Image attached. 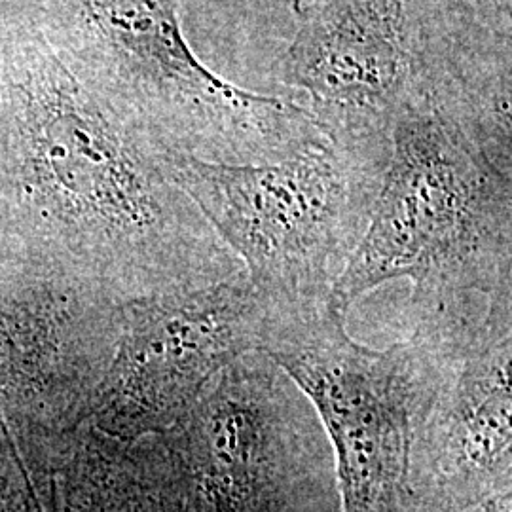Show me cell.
Wrapping results in <instances>:
<instances>
[{"label": "cell", "mask_w": 512, "mask_h": 512, "mask_svg": "<svg viewBox=\"0 0 512 512\" xmlns=\"http://www.w3.org/2000/svg\"><path fill=\"white\" fill-rule=\"evenodd\" d=\"M160 156L4 0L0 209L16 255L122 304L238 274V258Z\"/></svg>", "instance_id": "1"}, {"label": "cell", "mask_w": 512, "mask_h": 512, "mask_svg": "<svg viewBox=\"0 0 512 512\" xmlns=\"http://www.w3.org/2000/svg\"><path fill=\"white\" fill-rule=\"evenodd\" d=\"M482 114L461 88L401 110L365 234L330 293L336 310L406 279L412 330L461 340L512 285V156Z\"/></svg>", "instance_id": "2"}, {"label": "cell", "mask_w": 512, "mask_h": 512, "mask_svg": "<svg viewBox=\"0 0 512 512\" xmlns=\"http://www.w3.org/2000/svg\"><path fill=\"white\" fill-rule=\"evenodd\" d=\"M69 71L162 152L277 162L323 135L289 99L213 73L183 29L186 0H12Z\"/></svg>", "instance_id": "3"}, {"label": "cell", "mask_w": 512, "mask_h": 512, "mask_svg": "<svg viewBox=\"0 0 512 512\" xmlns=\"http://www.w3.org/2000/svg\"><path fill=\"white\" fill-rule=\"evenodd\" d=\"M391 139L323 133L266 164H220L162 152L167 177L200 209L274 310L330 302L365 234Z\"/></svg>", "instance_id": "4"}, {"label": "cell", "mask_w": 512, "mask_h": 512, "mask_svg": "<svg viewBox=\"0 0 512 512\" xmlns=\"http://www.w3.org/2000/svg\"><path fill=\"white\" fill-rule=\"evenodd\" d=\"M332 302L275 310L260 353L310 399L334 458L340 512H403L404 478L421 408L450 340L414 332L368 348Z\"/></svg>", "instance_id": "5"}, {"label": "cell", "mask_w": 512, "mask_h": 512, "mask_svg": "<svg viewBox=\"0 0 512 512\" xmlns=\"http://www.w3.org/2000/svg\"><path fill=\"white\" fill-rule=\"evenodd\" d=\"M164 437L188 512H340L321 420L264 353L226 366Z\"/></svg>", "instance_id": "6"}, {"label": "cell", "mask_w": 512, "mask_h": 512, "mask_svg": "<svg viewBox=\"0 0 512 512\" xmlns=\"http://www.w3.org/2000/svg\"><path fill=\"white\" fill-rule=\"evenodd\" d=\"M293 14L281 82L327 135L391 139L410 101L461 80L439 0H319Z\"/></svg>", "instance_id": "7"}, {"label": "cell", "mask_w": 512, "mask_h": 512, "mask_svg": "<svg viewBox=\"0 0 512 512\" xmlns=\"http://www.w3.org/2000/svg\"><path fill=\"white\" fill-rule=\"evenodd\" d=\"M122 302L29 262L0 268V433L19 448L90 420L122 332Z\"/></svg>", "instance_id": "8"}, {"label": "cell", "mask_w": 512, "mask_h": 512, "mask_svg": "<svg viewBox=\"0 0 512 512\" xmlns=\"http://www.w3.org/2000/svg\"><path fill=\"white\" fill-rule=\"evenodd\" d=\"M272 313L243 268L200 289L129 300L88 423L118 439L165 435L226 366L260 353Z\"/></svg>", "instance_id": "9"}, {"label": "cell", "mask_w": 512, "mask_h": 512, "mask_svg": "<svg viewBox=\"0 0 512 512\" xmlns=\"http://www.w3.org/2000/svg\"><path fill=\"white\" fill-rule=\"evenodd\" d=\"M512 285L450 344L421 408L404 478L403 512H458L512 490Z\"/></svg>", "instance_id": "10"}, {"label": "cell", "mask_w": 512, "mask_h": 512, "mask_svg": "<svg viewBox=\"0 0 512 512\" xmlns=\"http://www.w3.org/2000/svg\"><path fill=\"white\" fill-rule=\"evenodd\" d=\"M25 467L48 512H188L164 435L118 439L86 421Z\"/></svg>", "instance_id": "11"}, {"label": "cell", "mask_w": 512, "mask_h": 512, "mask_svg": "<svg viewBox=\"0 0 512 512\" xmlns=\"http://www.w3.org/2000/svg\"><path fill=\"white\" fill-rule=\"evenodd\" d=\"M463 52L512 65V0H440Z\"/></svg>", "instance_id": "12"}, {"label": "cell", "mask_w": 512, "mask_h": 512, "mask_svg": "<svg viewBox=\"0 0 512 512\" xmlns=\"http://www.w3.org/2000/svg\"><path fill=\"white\" fill-rule=\"evenodd\" d=\"M0 512H48L10 440L0 456Z\"/></svg>", "instance_id": "13"}, {"label": "cell", "mask_w": 512, "mask_h": 512, "mask_svg": "<svg viewBox=\"0 0 512 512\" xmlns=\"http://www.w3.org/2000/svg\"><path fill=\"white\" fill-rule=\"evenodd\" d=\"M458 512H512V490L490 495L475 505Z\"/></svg>", "instance_id": "14"}, {"label": "cell", "mask_w": 512, "mask_h": 512, "mask_svg": "<svg viewBox=\"0 0 512 512\" xmlns=\"http://www.w3.org/2000/svg\"><path fill=\"white\" fill-rule=\"evenodd\" d=\"M12 262H19L18 255L8 239L6 228H4V220H2V209H0V268L12 264Z\"/></svg>", "instance_id": "15"}, {"label": "cell", "mask_w": 512, "mask_h": 512, "mask_svg": "<svg viewBox=\"0 0 512 512\" xmlns=\"http://www.w3.org/2000/svg\"><path fill=\"white\" fill-rule=\"evenodd\" d=\"M311 2H319V0H289V4H291V10L296 8V6H304V4H311Z\"/></svg>", "instance_id": "16"}, {"label": "cell", "mask_w": 512, "mask_h": 512, "mask_svg": "<svg viewBox=\"0 0 512 512\" xmlns=\"http://www.w3.org/2000/svg\"><path fill=\"white\" fill-rule=\"evenodd\" d=\"M6 446H8V437H6V435H0V456L4 454Z\"/></svg>", "instance_id": "17"}, {"label": "cell", "mask_w": 512, "mask_h": 512, "mask_svg": "<svg viewBox=\"0 0 512 512\" xmlns=\"http://www.w3.org/2000/svg\"><path fill=\"white\" fill-rule=\"evenodd\" d=\"M2 16H4V0H0V21H2Z\"/></svg>", "instance_id": "18"}, {"label": "cell", "mask_w": 512, "mask_h": 512, "mask_svg": "<svg viewBox=\"0 0 512 512\" xmlns=\"http://www.w3.org/2000/svg\"><path fill=\"white\" fill-rule=\"evenodd\" d=\"M0 435H4V433H0Z\"/></svg>", "instance_id": "19"}]
</instances>
